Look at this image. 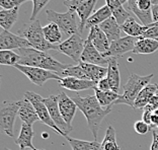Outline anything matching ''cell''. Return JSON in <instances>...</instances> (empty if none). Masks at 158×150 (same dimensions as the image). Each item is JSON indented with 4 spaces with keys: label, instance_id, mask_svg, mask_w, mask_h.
<instances>
[{
    "label": "cell",
    "instance_id": "obj_1",
    "mask_svg": "<svg viewBox=\"0 0 158 150\" xmlns=\"http://www.w3.org/2000/svg\"><path fill=\"white\" fill-rule=\"evenodd\" d=\"M72 99L77 105L78 109L81 110V113L84 115L93 138L95 141H98L99 128L105 118L112 112V106L102 108L95 95L80 96L77 94Z\"/></svg>",
    "mask_w": 158,
    "mask_h": 150
},
{
    "label": "cell",
    "instance_id": "obj_2",
    "mask_svg": "<svg viewBox=\"0 0 158 150\" xmlns=\"http://www.w3.org/2000/svg\"><path fill=\"white\" fill-rule=\"evenodd\" d=\"M17 52L20 56L19 65L46 69L58 75L69 66L67 64L59 62L47 52L39 51L34 48H21L17 50Z\"/></svg>",
    "mask_w": 158,
    "mask_h": 150
},
{
    "label": "cell",
    "instance_id": "obj_3",
    "mask_svg": "<svg viewBox=\"0 0 158 150\" xmlns=\"http://www.w3.org/2000/svg\"><path fill=\"white\" fill-rule=\"evenodd\" d=\"M41 20H30V23H24L19 30V35L24 38L31 44V47L42 52H48L51 50L58 51V45H52L46 40L44 30H43Z\"/></svg>",
    "mask_w": 158,
    "mask_h": 150
},
{
    "label": "cell",
    "instance_id": "obj_4",
    "mask_svg": "<svg viewBox=\"0 0 158 150\" xmlns=\"http://www.w3.org/2000/svg\"><path fill=\"white\" fill-rule=\"evenodd\" d=\"M154 74H149L146 76H140L138 74L132 73L128 81L124 84V92L120 98L114 102V105H128L134 109V102L141 90L148 84H150Z\"/></svg>",
    "mask_w": 158,
    "mask_h": 150
},
{
    "label": "cell",
    "instance_id": "obj_5",
    "mask_svg": "<svg viewBox=\"0 0 158 150\" xmlns=\"http://www.w3.org/2000/svg\"><path fill=\"white\" fill-rule=\"evenodd\" d=\"M47 19L50 23H56L60 27L62 34L65 37L70 38L71 35H80L79 24L77 23V13L73 10H68L64 13L57 12L53 9H48L46 11Z\"/></svg>",
    "mask_w": 158,
    "mask_h": 150
},
{
    "label": "cell",
    "instance_id": "obj_6",
    "mask_svg": "<svg viewBox=\"0 0 158 150\" xmlns=\"http://www.w3.org/2000/svg\"><path fill=\"white\" fill-rule=\"evenodd\" d=\"M24 98H27V101L34 106L35 112H37L39 116V119L42 123H44L48 127L52 128V129L59 135H62V136L65 138L67 137L66 135L56 126V124L53 122L52 118L50 116V113L48 110V108H47V106L45 103V101H44L45 98H43V96L33 91H26L24 92Z\"/></svg>",
    "mask_w": 158,
    "mask_h": 150
},
{
    "label": "cell",
    "instance_id": "obj_7",
    "mask_svg": "<svg viewBox=\"0 0 158 150\" xmlns=\"http://www.w3.org/2000/svg\"><path fill=\"white\" fill-rule=\"evenodd\" d=\"M84 46L85 40L82 39L81 35H74L58 45V51L70 57L76 64H79L81 62V55L83 53Z\"/></svg>",
    "mask_w": 158,
    "mask_h": 150
},
{
    "label": "cell",
    "instance_id": "obj_8",
    "mask_svg": "<svg viewBox=\"0 0 158 150\" xmlns=\"http://www.w3.org/2000/svg\"><path fill=\"white\" fill-rule=\"evenodd\" d=\"M14 68H16L21 73H23L34 84L38 85V86H43L45 82L48 80L55 79L60 81L61 79V77L57 73L46 69L37 68V67L23 66V65H19V64H16L14 66Z\"/></svg>",
    "mask_w": 158,
    "mask_h": 150
},
{
    "label": "cell",
    "instance_id": "obj_9",
    "mask_svg": "<svg viewBox=\"0 0 158 150\" xmlns=\"http://www.w3.org/2000/svg\"><path fill=\"white\" fill-rule=\"evenodd\" d=\"M19 101L16 102H7L0 110V126L5 134L13 137V125L19 112Z\"/></svg>",
    "mask_w": 158,
    "mask_h": 150
},
{
    "label": "cell",
    "instance_id": "obj_10",
    "mask_svg": "<svg viewBox=\"0 0 158 150\" xmlns=\"http://www.w3.org/2000/svg\"><path fill=\"white\" fill-rule=\"evenodd\" d=\"M44 101H45L47 108H48V110L50 113V116L52 118L53 122L55 123L56 126L68 137V134L73 131V127L68 126L67 123L65 122V120L63 119L62 115H61L59 105H58V96L52 94V95H50L49 98H46Z\"/></svg>",
    "mask_w": 158,
    "mask_h": 150
},
{
    "label": "cell",
    "instance_id": "obj_11",
    "mask_svg": "<svg viewBox=\"0 0 158 150\" xmlns=\"http://www.w3.org/2000/svg\"><path fill=\"white\" fill-rule=\"evenodd\" d=\"M137 40H138V38L130 37V35L118 39V40L114 41L110 44L109 51L105 53L103 56H105L106 58H110V57L118 58V57L125 55L126 53L133 52Z\"/></svg>",
    "mask_w": 158,
    "mask_h": 150
},
{
    "label": "cell",
    "instance_id": "obj_12",
    "mask_svg": "<svg viewBox=\"0 0 158 150\" xmlns=\"http://www.w3.org/2000/svg\"><path fill=\"white\" fill-rule=\"evenodd\" d=\"M21 48H31V44L19 35L12 34L9 31L2 30L0 33V51L2 50H19Z\"/></svg>",
    "mask_w": 158,
    "mask_h": 150
},
{
    "label": "cell",
    "instance_id": "obj_13",
    "mask_svg": "<svg viewBox=\"0 0 158 150\" xmlns=\"http://www.w3.org/2000/svg\"><path fill=\"white\" fill-rule=\"evenodd\" d=\"M81 62L107 67V65H109V58H106L102 53L98 51V49L93 46L92 43L88 39H86L83 53L81 55Z\"/></svg>",
    "mask_w": 158,
    "mask_h": 150
},
{
    "label": "cell",
    "instance_id": "obj_14",
    "mask_svg": "<svg viewBox=\"0 0 158 150\" xmlns=\"http://www.w3.org/2000/svg\"><path fill=\"white\" fill-rule=\"evenodd\" d=\"M58 96V105L60 109V113L63 119L65 120L68 126L72 127V121L76 114V110L78 109L77 105L72 98H69L65 92H60Z\"/></svg>",
    "mask_w": 158,
    "mask_h": 150
},
{
    "label": "cell",
    "instance_id": "obj_15",
    "mask_svg": "<svg viewBox=\"0 0 158 150\" xmlns=\"http://www.w3.org/2000/svg\"><path fill=\"white\" fill-rule=\"evenodd\" d=\"M59 83L61 87L75 92L86 90V89L89 88H94L96 86V84H98L91 80L79 79V78H75V77H63L60 79Z\"/></svg>",
    "mask_w": 158,
    "mask_h": 150
},
{
    "label": "cell",
    "instance_id": "obj_16",
    "mask_svg": "<svg viewBox=\"0 0 158 150\" xmlns=\"http://www.w3.org/2000/svg\"><path fill=\"white\" fill-rule=\"evenodd\" d=\"M87 39L90 41L93 46L98 49V51L100 52L103 55L105 53L109 51L110 43L109 41V39L106 35V34L103 33L98 26V27H93L89 30V34Z\"/></svg>",
    "mask_w": 158,
    "mask_h": 150
},
{
    "label": "cell",
    "instance_id": "obj_17",
    "mask_svg": "<svg viewBox=\"0 0 158 150\" xmlns=\"http://www.w3.org/2000/svg\"><path fill=\"white\" fill-rule=\"evenodd\" d=\"M107 74L106 78L109 79L110 90L118 94L121 86V78H120V70H118V58L116 57H110L109 65H107Z\"/></svg>",
    "mask_w": 158,
    "mask_h": 150
},
{
    "label": "cell",
    "instance_id": "obj_18",
    "mask_svg": "<svg viewBox=\"0 0 158 150\" xmlns=\"http://www.w3.org/2000/svg\"><path fill=\"white\" fill-rule=\"evenodd\" d=\"M19 116L20 118V120L23 121V123L33 126V125L40 121L39 116L35 110L34 108V106L27 101V98H23V101H19Z\"/></svg>",
    "mask_w": 158,
    "mask_h": 150
},
{
    "label": "cell",
    "instance_id": "obj_19",
    "mask_svg": "<svg viewBox=\"0 0 158 150\" xmlns=\"http://www.w3.org/2000/svg\"><path fill=\"white\" fill-rule=\"evenodd\" d=\"M33 138H34L33 126H30V125L23 123L19 135L15 140V144L19 145L21 150H24L27 148L31 150H37V148L33 144Z\"/></svg>",
    "mask_w": 158,
    "mask_h": 150
},
{
    "label": "cell",
    "instance_id": "obj_20",
    "mask_svg": "<svg viewBox=\"0 0 158 150\" xmlns=\"http://www.w3.org/2000/svg\"><path fill=\"white\" fill-rule=\"evenodd\" d=\"M158 91V83L148 84L142 89L134 102V110H144L149 105L153 95Z\"/></svg>",
    "mask_w": 158,
    "mask_h": 150
},
{
    "label": "cell",
    "instance_id": "obj_21",
    "mask_svg": "<svg viewBox=\"0 0 158 150\" xmlns=\"http://www.w3.org/2000/svg\"><path fill=\"white\" fill-rule=\"evenodd\" d=\"M98 2V0H87L84 3L79 5L75 12L77 13V15L79 17V31H80V35H82L83 33L85 26H86V21L88 20V19L91 15L93 9H94V6Z\"/></svg>",
    "mask_w": 158,
    "mask_h": 150
},
{
    "label": "cell",
    "instance_id": "obj_22",
    "mask_svg": "<svg viewBox=\"0 0 158 150\" xmlns=\"http://www.w3.org/2000/svg\"><path fill=\"white\" fill-rule=\"evenodd\" d=\"M98 27L102 28V31L106 34L110 44H112L113 42L118 40V39H121L122 28L114 16L110 17V19H106V21H103Z\"/></svg>",
    "mask_w": 158,
    "mask_h": 150
},
{
    "label": "cell",
    "instance_id": "obj_23",
    "mask_svg": "<svg viewBox=\"0 0 158 150\" xmlns=\"http://www.w3.org/2000/svg\"><path fill=\"white\" fill-rule=\"evenodd\" d=\"M79 64L82 67V69L84 70L88 80H91L93 82H95V83H98L99 80L106 77L107 68H106V67L94 65V64L84 63V62H80Z\"/></svg>",
    "mask_w": 158,
    "mask_h": 150
},
{
    "label": "cell",
    "instance_id": "obj_24",
    "mask_svg": "<svg viewBox=\"0 0 158 150\" xmlns=\"http://www.w3.org/2000/svg\"><path fill=\"white\" fill-rule=\"evenodd\" d=\"M158 50V39H143L138 38L136 42L133 54H153Z\"/></svg>",
    "mask_w": 158,
    "mask_h": 150
},
{
    "label": "cell",
    "instance_id": "obj_25",
    "mask_svg": "<svg viewBox=\"0 0 158 150\" xmlns=\"http://www.w3.org/2000/svg\"><path fill=\"white\" fill-rule=\"evenodd\" d=\"M106 5L110 7V11L113 13V16L116 19L120 26H122L126 20L131 17V13L124 8L120 0H106Z\"/></svg>",
    "mask_w": 158,
    "mask_h": 150
},
{
    "label": "cell",
    "instance_id": "obj_26",
    "mask_svg": "<svg viewBox=\"0 0 158 150\" xmlns=\"http://www.w3.org/2000/svg\"><path fill=\"white\" fill-rule=\"evenodd\" d=\"M112 16H113V13L110 11V7L106 4L102 7H100L99 9L96 10L94 13L91 14V16L86 21L85 27L90 30L93 27H98L99 24H102L103 21H106V19H109L110 17H112Z\"/></svg>",
    "mask_w": 158,
    "mask_h": 150
},
{
    "label": "cell",
    "instance_id": "obj_27",
    "mask_svg": "<svg viewBox=\"0 0 158 150\" xmlns=\"http://www.w3.org/2000/svg\"><path fill=\"white\" fill-rule=\"evenodd\" d=\"M122 31H124L126 35H130L134 38H140L142 37L143 34L147 31V27H144L143 24L138 23L134 17H130L121 26Z\"/></svg>",
    "mask_w": 158,
    "mask_h": 150
},
{
    "label": "cell",
    "instance_id": "obj_28",
    "mask_svg": "<svg viewBox=\"0 0 158 150\" xmlns=\"http://www.w3.org/2000/svg\"><path fill=\"white\" fill-rule=\"evenodd\" d=\"M19 19V8L2 9L0 11V24L3 30L10 31Z\"/></svg>",
    "mask_w": 158,
    "mask_h": 150
},
{
    "label": "cell",
    "instance_id": "obj_29",
    "mask_svg": "<svg viewBox=\"0 0 158 150\" xmlns=\"http://www.w3.org/2000/svg\"><path fill=\"white\" fill-rule=\"evenodd\" d=\"M44 35L46 40L52 45H59L62 43V37L63 34L61 31L60 27L56 23H50L44 27Z\"/></svg>",
    "mask_w": 158,
    "mask_h": 150
},
{
    "label": "cell",
    "instance_id": "obj_30",
    "mask_svg": "<svg viewBox=\"0 0 158 150\" xmlns=\"http://www.w3.org/2000/svg\"><path fill=\"white\" fill-rule=\"evenodd\" d=\"M127 7L131 12L135 14L136 17H138V19L141 21V23L144 27H149L150 24L153 23L151 10H148V11L140 10L137 7V5H136V0H130V1H128Z\"/></svg>",
    "mask_w": 158,
    "mask_h": 150
},
{
    "label": "cell",
    "instance_id": "obj_31",
    "mask_svg": "<svg viewBox=\"0 0 158 150\" xmlns=\"http://www.w3.org/2000/svg\"><path fill=\"white\" fill-rule=\"evenodd\" d=\"M93 90L95 92L94 95L96 96L98 102L100 103V106L102 108H109L113 103H114V102H117L121 96V94H118L113 90H109V91L99 90L96 86L93 88Z\"/></svg>",
    "mask_w": 158,
    "mask_h": 150
},
{
    "label": "cell",
    "instance_id": "obj_32",
    "mask_svg": "<svg viewBox=\"0 0 158 150\" xmlns=\"http://www.w3.org/2000/svg\"><path fill=\"white\" fill-rule=\"evenodd\" d=\"M66 139L69 142L72 150H102V143L98 141H85V140H79V139L66 137Z\"/></svg>",
    "mask_w": 158,
    "mask_h": 150
},
{
    "label": "cell",
    "instance_id": "obj_33",
    "mask_svg": "<svg viewBox=\"0 0 158 150\" xmlns=\"http://www.w3.org/2000/svg\"><path fill=\"white\" fill-rule=\"evenodd\" d=\"M102 150H121L120 145L118 144L116 139V130L113 126H109L106 131L105 138L102 142Z\"/></svg>",
    "mask_w": 158,
    "mask_h": 150
},
{
    "label": "cell",
    "instance_id": "obj_34",
    "mask_svg": "<svg viewBox=\"0 0 158 150\" xmlns=\"http://www.w3.org/2000/svg\"><path fill=\"white\" fill-rule=\"evenodd\" d=\"M59 76L61 78L63 77H75V78H79V79H85L88 80L87 76L84 72V70L82 69V67L80 66V64H76V65H69L67 68L62 71Z\"/></svg>",
    "mask_w": 158,
    "mask_h": 150
},
{
    "label": "cell",
    "instance_id": "obj_35",
    "mask_svg": "<svg viewBox=\"0 0 158 150\" xmlns=\"http://www.w3.org/2000/svg\"><path fill=\"white\" fill-rule=\"evenodd\" d=\"M20 56L19 53H15L10 50H2L0 51V64L1 65L15 66L19 63Z\"/></svg>",
    "mask_w": 158,
    "mask_h": 150
},
{
    "label": "cell",
    "instance_id": "obj_36",
    "mask_svg": "<svg viewBox=\"0 0 158 150\" xmlns=\"http://www.w3.org/2000/svg\"><path fill=\"white\" fill-rule=\"evenodd\" d=\"M50 0H33L34 3V7H33V11H31V20H35L37 19L38 14L41 12V10L44 8V7L48 4Z\"/></svg>",
    "mask_w": 158,
    "mask_h": 150
},
{
    "label": "cell",
    "instance_id": "obj_37",
    "mask_svg": "<svg viewBox=\"0 0 158 150\" xmlns=\"http://www.w3.org/2000/svg\"><path fill=\"white\" fill-rule=\"evenodd\" d=\"M31 0H0V6L2 9H13L19 7Z\"/></svg>",
    "mask_w": 158,
    "mask_h": 150
},
{
    "label": "cell",
    "instance_id": "obj_38",
    "mask_svg": "<svg viewBox=\"0 0 158 150\" xmlns=\"http://www.w3.org/2000/svg\"><path fill=\"white\" fill-rule=\"evenodd\" d=\"M134 129L136 131V133H138L140 135H145L148 133L149 130H151L149 125H147L144 121H137L134 124Z\"/></svg>",
    "mask_w": 158,
    "mask_h": 150
},
{
    "label": "cell",
    "instance_id": "obj_39",
    "mask_svg": "<svg viewBox=\"0 0 158 150\" xmlns=\"http://www.w3.org/2000/svg\"><path fill=\"white\" fill-rule=\"evenodd\" d=\"M147 31L143 34V39H158V27L157 26H149L147 27Z\"/></svg>",
    "mask_w": 158,
    "mask_h": 150
},
{
    "label": "cell",
    "instance_id": "obj_40",
    "mask_svg": "<svg viewBox=\"0 0 158 150\" xmlns=\"http://www.w3.org/2000/svg\"><path fill=\"white\" fill-rule=\"evenodd\" d=\"M136 5L140 10L148 11V10H151L153 4L150 0H136Z\"/></svg>",
    "mask_w": 158,
    "mask_h": 150
},
{
    "label": "cell",
    "instance_id": "obj_41",
    "mask_svg": "<svg viewBox=\"0 0 158 150\" xmlns=\"http://www.w3.org/2000/svg\"><path fill=\"white\" fill-rule=\"evenodd\" d=\"M85 1H87V0H72V1L65 0L64 1V5L67 7L68 10H73V11H75L77 7L80 4H82V3H84Z\"/></svg>",
    "mask_w": 158,
    "mask_h": 150
},
{
    "label": "cell",
    "instance_id": "obj_42",
    "mask_svg": "<svg viewBox=\"0 0 158 150\" xmlns=\"http://www.w3.org/2000/svg\"><path fill=\"white\" fill-rule=\"evenodd\" d=\"M96 87H98L99 90H102V91H109L110 90V82L109 79L106 77H105L103 79L99 80L96 84Z\"/></svg>",
    "mask_w": 158,
    "mask_h": 150
},
{
    "label": "cell",
    "instance_id": "obj_43",
    "mask_svg": "<svg viewBox=\"0 0 158 150\" xmlns=\"http://www.w3.org/2000/svg\"><path fill=\"white\" fill-rule=\"evenodd\" d=\"M153 114V110L148 108V106H146L144 109V112H143V115H142V121H144V122L147 124V125H151V116Z\"/></svg>",
    "mask_w": 158,
    "mask_h": 150
},
{
    "label": "cell",
    "instance_id": "obj_44",
    "mask_svg": "<svg viewBox=\"0 0 158 150\" xmlns=\"http://www.w3.org/2000/svg\"><path fill=\"white\" fill-rule=\"evenodd\" d=\"M152 137L153 141L150 146V150H158V131L157 129H152Z\"/></svg>",
    "mask_w": 158,
    "mask_h": 150
},
{
    "label": "cell",
    "instance_id": "obj_45",
    "mask_svg": "<svg viewBox=\"0 0 158 150\" xmlns=\"http://www.w3.org/2000/svg\"><path fill=\"white\" fill-rule=\"evenodd\" d=\"M147 106L151 109L153 112H154V110H158V91L153 95V98H151V101H150L149 105Z\"/></svg>",
    "mask_w": 158,
    "mask_h": 150
},
{
    "label": "cell",
    "instance_id": "obj_46",
    "mask_svg": "<svg viewBox=\"0 0 158 150\" xmlns=\"http://www.w3.org/2000/svg\"><path fill=\"white\" fill-rule=\"evenodd\" d=\"M151 13H152L153 23H158V5H156V4H153V5H152Z\"/></svg>",
    "mask_w": 158,
    "mask_h": 150
},
{
    "label": "cell",
    "instance_id": "obj_47",
    "mask_svg": "<svg viewBox=\"0 0 158 150\" xmlns=\"http://www.w3.org/2000/svg\"><path fill=\"white\" fill-rule=\"evenodd\" d=\"M128 1H130V0H120V2L122 3V4H124V3H127Z\"/></svg>",
    "mask_w": 158,
    "mask_h": 150
},
{
    "label": "cell",
    "instance_id": "obj_48",
    "mask_svg": "<svg viewBox=\"0 0 158 150\" xmlns=\"http://www.w3.org/2000/svg\"><path fill=\"white\" fill-rule=\"evenodd\" d=\"M152 4H156V5H158V0H153V1H152Z\"/></svg>",
    "mask_w": 158,
    "mask_h": 150
},
{
    "label": "cell",
    "instance_id": "obj_49",
    "mask_svg": "<svg viewBox=\"0 0 158 150\" xmlns=\"http://www.w3.org/2000/svg\"><path fill=\"white\" fill-rule=\"evenodd\" d=\"M150 26H157V27H158V23H152V24H150Z\"/></svg>",
    "mask_w": 158,
    "mask_h": 150
},
{
    "label": "cell",
    "instance_id": "obj_50",
    "mask_svg": "<svg viewBox=\"0 0 158 150\" xmlns=\"http://www.w3.org/2000/svg\"><path fill=\"white\" fill-rule=\"evenodd\" d=\"M154 113H155V114H156V115L158 116V110H154Z\"/></svg>",
    "mask_w": 158,
    "mask_h": 150
},
{
    "label": "cell",
    "instance_id": "obj_51",
    "mask_svg": "<svg viewBox=\"0 0 158 150\" xmlns=\"http://www.w3.org/2000/svg\"><path fill=\"white\" fill-rule=\"evenodd\" d=\"M5 150H11V149H8V148H4ZM24 150H31V149H24Z\"/></svg>",
    "mask_w": 158,
    "mask_h": 150
},
{
    "label": "cell",
    "instance_id": "obj_52",
    "mask_svg": "<svg viewBox=\"0 0 158 150\" xmlns=\"http://www.w3.org/2000/svg\"><path fill=\"white\" fill-rule=\"evenodd\" d=\"M68 1H72V0H68Z\"/></svg>",
    "mask_w": 158,
    "mask_h": 150
},
{
    "label": "cell",
    "instance_id": "obj_53",
    "mask_svg": "<svg viewBox=\"0 0 158 150\" xmlns=\"http://www.w3.org/2000/svg\"><path fill=\"white\" fill-rule=\"evenodd\" d=\"M37 150H39V149H37ZM42 150H45V149H42Z\"/></svg>",
    "mask_w": 158,
    "mask_h": 150
},
{
    "label": "cell",
    "instance_id": "obj_54",
    "mask_svg": "<svg viewBox=\"0 0 158 150\" xmlns=\"http://www.w3.org/2000/svg\"><path fill=\"white\" fill-rule=\"evenodd\" d=\"M150 1H153V0H150Z\"/></svg>",
    "mask_w": 158,
    "mask_h": 150
},
{
    "label": "cell",
    "instance_id": "obj_55",
    "mask_svg": "<svg viewBox=\"0 0 158 150\" xmlns=\"http://www.w3.org/2000/svg\"><path fill=\"white\" fill-rule=\"evenodd\" d=\"M157 131H158V128H157Z\"/></svg>",
    "mask_w": 158,
    "mask_h": 150
}]
</instances>
